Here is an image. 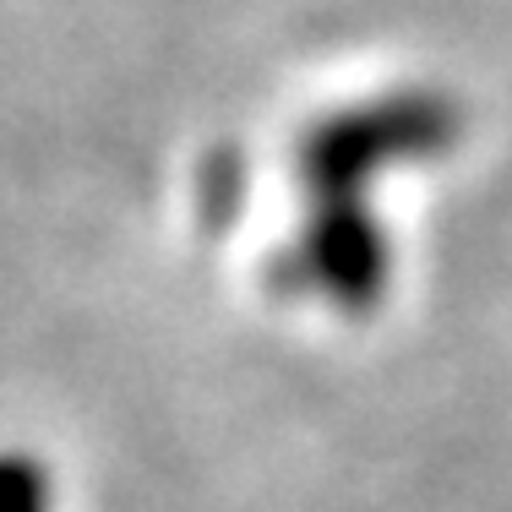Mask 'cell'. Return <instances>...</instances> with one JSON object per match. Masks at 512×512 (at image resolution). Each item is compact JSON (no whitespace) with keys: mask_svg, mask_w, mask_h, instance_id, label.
Instances as JSON below:
<instances>
[]
</instances>
